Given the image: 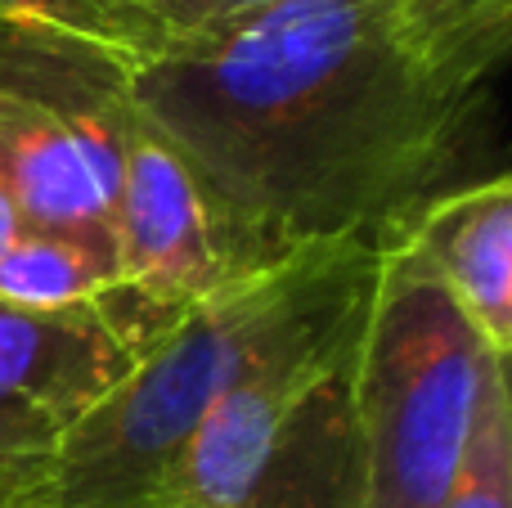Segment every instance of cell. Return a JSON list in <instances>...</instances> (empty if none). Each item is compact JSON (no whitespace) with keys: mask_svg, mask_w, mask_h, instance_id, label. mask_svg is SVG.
I'll return each mask as SVG.
<instances>
[{"mask_svg":"<svg viewBox=\"0 0 512 508\" xmlns=\"http://www.w3.org/2000/svg\"><path fill=\"white\" fill-rule=\"evenodd\" d=\"M508 50L512 0H283L131 59V99L261 270L472 180Z\"/></svg>","mask_w":512,"mask_h":508,"instance_id":"cell-1","label":"cell"},{"mask_svg":"<svg viewBox=\"0 0 512 508\" xmlns=\"http://www.w3.org/2000/svg\"><path fill=\"white\" fill-rule=\"evenodd\" d=\"M378 248H301L225 284L149 342L54 450V508H149L203 414L252 374L360 333Z\"/></svg>","mask_w":512,"mask_h":508,"instance_id":"cell-2","label":"cell"},{"mask_svg":"<svg viewBox=\"0 0 512 508\" xmlns=\"http://www.w3.org/2000/svg\"><path fill=\"white\" fill-rule=\"evenodd\" d=\"M131 54L95 27L0 18V185L27 230L117 266V185L131 126Z\"/></svg>","mask_w":512,"mask_h":508,"instance_id":"cell-3","label":"cell"},{"mask_svg":"<svg viewBox=\"0 0 512 508\" xmlns=\"http://www.w3.org/2000/svg\"><path fill=\"white\" fill-rule=\"evenodd\" d=\"M504 369L432 270L405 243H382L355 342L364 508H441Z\"/></svg>","mask_w":512,"mask_h":508,"instance_id":"cell-4","label":"cell"},{"mask_svg":"<svg viewBox=\"0 0 512 508\" xmlns=\"http://www.w3.org/2000/svg\"><path fill=\"white\" fill-rule=\"evenodd\" d=\"M355 342L360 333L225 392L149 508H364Z\"/></svg>","mask_w":512,"mask_h":508,"instance_id":"cell-5","label":"cell"},{"mask_svg":"<svg viewBox=\"0 0 512 508\" xmlns=\"http://www.w3.org/2000/svg\"><path fill=\"white\" fill-rule=\"evenodd\" d=\"M113 221L117 288L99 315L135 356L185 311L256 270L234 248L194 167L144 113L126 140Z\"/></svg>","mask_w":512,"mask_h":508,"instance_id":"cell-6","label":"cell"},{"mask_svg":"<svg viewBox=\"0 0 512 508\" xmlns=\"http://www.w3.org/2000/svg\"><path fill=\"white\" fill-rule=\"evenodd\" d=\"M135 360L95 306L32 311L0 302V428L59 450L63 432L77 428Z\"/></svg>","mask_w":512,"mask_h":508,"instance_id":"cell-7","label":"cell"},{"mask_svg":"<svg viewBox=\"0 0 512 508\" xmlns=\"http://www.w3.org/2000/svg\"><path fill=\"white\" fill-rule=\"evenodd\" d=\"M387 243H405L499 360L512 356V180L472 176L427 198Z\"/></svg>","mask_w":512,"mask_h":508,"instance_id":"cell-8","label":"cell"},{"mask_svg":"<svg viewBox=\"0 0 512 508\" xmlns=\"http://www.w3.org/2000/svg\"><path fill=\"white\" fill-rule=\"evenodd\" d=\"M117 288V266L59 234L23 230L0 252V302L32 311L104 306Z\"/></svg>","mask_w":512,"mask_h":508,"instance_id":"cell-9","label":"cell"},{"mask_svg":"<svg viewBox=\"0 0 512 508\" xmlns=\"http://www.w3.org/2000/svg\"><path fill=\"white\" fill-rule=\"evenodd\" d=\"M283 5V0H108L99 14V32L117 41L131 59L158 54L167 45L221 32L252 14Z\"/></svg>","mask_w":512,"mask_h":508,"instance_id":"cell-10","label":"cell"},{"mask_svg":"<svg viewBox=\"0 0 512 508\" xmlns=\"http://www.w3.org/2000/svg\"><path fill=\"white\" fill-rule=\"evenodd\" d=\"M441 508H512V396L508 369L490 378L472 437Z\"/></svg>","mask_w":512,"mask_h":508,"instance_id":"cell-11","label":"cell"},{"mask_svg":"<svg viewBox=\"0 0 512 508\" xmlns=\"http://www.w3.org/2000/svg\"><path fill=\"white\" fill-rule=\"evenodd\" d=\"M0 508H54V446L0 428Z\"/></svg>","mask_w":512,"mask_h":508,"instance_id":"cell-12","label":"cell"},{"mask_svg":"<svg viewBox=\"0 0 512 508\" xmlns=\"http://www.w3.org/2000/svg\"><path fill=\"white\" fill-rule=\"evenodd\" d=\"M14 14H32V18H54V23H68V27H95V14L81 9L77 0H0V18H14Z\"/></svg>","mask_w":512,"mask_h":508,"instance_id":"cell-13","label":"cell"},{"mask_svg":"<svg viewBox=\"0 0 512 508\" xmlns=\"http://www.w3.org/2000/svg\"><path fill=\"white\" fill-rule=\"evenodd\" d=\"M23 230H27V225H23V216H18L14 198H9V194H5V185H0V252H5Z\"/></svg>","mask_w":512,"mask_h":508,"instance_id":"cell-14","label":"cell"},{"mask_svg":"<svg viewBox=\"0 0 512 508\" xmlns=\"http://www.w3.org/2000/svg\"><path fill=\"white\" fill-rule=\"evenodd\" d=\"M77 5H81V9H90V14H95V23H99V14H104L108 0H77Z\"/></svg>","mask_w":512,"mask_h":508,"instance_id":"cell-15","label":"cell"}]
</instances>
